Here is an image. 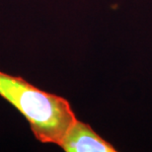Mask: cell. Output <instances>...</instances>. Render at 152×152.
Returning <instances> with one entry per match:
<instances>
[{
	"instance_id": "cell-1",
	"label": "cell",
	"mask_w": 152,
	"mask_h": 152,
	"mask_svg": "<svg viewBox=\"0 0 152 152\" xmlns=\"http://www.w3.org/2000/svg\"><path fill=\"white\" fill-rule=\"evenodd\" d=\"M0 96L26 118L42 143L59 145L77 120L67 100L39 89L20 76L0 71Z\"/></svg>"
},
{
	"instance_id": "cell-2",
	"label": "cell",
	"mask_w": 152,
	"mask_h": 152,
	"mask_svg": "<svg viewBox=\"0 0 152 152\" xmlns=\"http://www.w3.org/2000/svg\"><path fill=\"white\" fill-rule=\"evenodd\" d=\"M66 152H115L117 151L105 139L97 134L89 124L76 120L60 142Z\"/></svg>"
}]
</instances>
